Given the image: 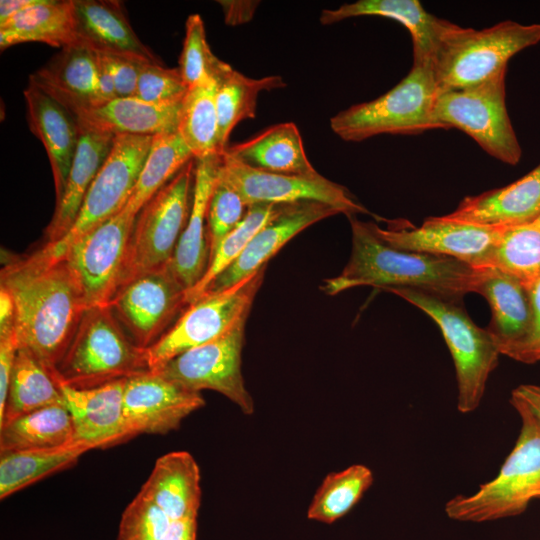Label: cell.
<instances>
[{
  "label": "cell",
  "instance_id": "23",
  "mask_svg": "<svg viewBox=\"0 0 540 540\" xmlns=\"http://www.w3.org/2000/svg\"><path fill=\"white\" fill-rule=\"evenodd\" d=\"M181 102L155 105L136 97L116 98L96 107L66 109L76 123L90 130L113 135H157L178 131Z\"/></svg>",
  "mask_w": 540,
  "mask_h": 540
},
{
  "label": "cell",
  "instance_id": "12",
  "mask_svg": "<svg viewBox=\"0 0 540 540\" xmlns=\"http://www.w3.org/2000/svg\"><path fill=\"white\" fill-rule=\"evenodd\" d=\"M151 135H116L70 231L54 243H44L55 257L76 239L106 222L126 206L150 150Z\"/></svg>",
  "mask_w": 540,
  "mask_h": 540
},
{
  "label": "cell",
  "instance_id": "3",
  "mask_svg": "<svg viewBox=\"0 0 540 540\" xmlns=\"http://www.w3.org/2000/svg\"><path fill=\"white\" fill-rule=\"evenodd\" d=\"M439 93L432 60L413 55L412 67L399 83L376 99L340 111L330 119V127L350 142L441 129L434 116Z\"/></svg>",
  "mask_w": 540,
  "mask_h": 540
},
{
  "label": "cell",
  "instance_id": "32",
  "mask_svg": "<svg viewBox=\"0 0 540 540\" xmlns=\"http://www.w3.org/2000/svg\"><path fill=\"white\" fill-rule=\"evenodd\" d=\"M76 443L65 404L18 416L0 426V452L54 449Z\"/></svg>",
  "mask_w": 540,
  "mask_h": 540
},
{
  "label": "cell",
  "instance_id": "20",
  "mask_svg": "<svg viewBox=\"0 0 540 540\" xmlns=\"http://www.w3.org/2000/svg\"><path fill=\"white\" fill-rule=\"evenodd\" d=\"M446 216L500 229L535 220L540 216V163L507 186L465 197Z\"/></svg>",
  "mask_w": 540,
  "mask_h": 540
},
{
  "label": "cell",
  "instance_id": "49",
  "mask_svg": "<svg viewBox=\"0 0 540 540\" xmlns=\"http://www.w3.org/2000/svg\"><path fill=\"white\" fill-rule=\"evenodd\" d=\"M223 8L225 22L237 25L250 20L257 6L254 1H218Z\"/></svg>",
  "mask_w": 540,
  "mask_h": 540
},
{
  "label": "cell",
  "instance_id": "40",
  "mask_svg": "<svg viewBox=\"0 0 540 540\" xmlns=\"http://www.w3.org/2000/svg\"><path fill=\"white\" fill-rule=\"evenodd\" d=\"M282 204H254L248 207L242 222L220 243L209 259L202 279L186 292V305L201 297L211 283L243 252L253 236L280 210Z\"/></svg>",
  "mask_w": 540,
  "mask_h": 540
},
{
  "label": "cell",
  "instance_id": "48",
  "mask_svg": "<svg viewBox=\"0 0 540 540\" xmlns=\"http://www.w3.org/2000/svg\"><path fill=\"white\" fill-rule=\"evenodd\" d=\"M510 403L527 410L540 425V386L523 384L511 392Z\"/></svg>",
  "mask_w": 540,
  "mask_h": 540
},
{
  "label": "cell",
  "instance_id": "25",
  "mask_svg": "<svg viewBox=\"0 0 540 540\" xmlns=\"http://www.w3.org/2000/svg\"><path fill=\"white\" fill-rule=\"evenodd\" d=\"M29 82L66 109L101 105L97 53L83 42L61 49L59 54L29 77Z\"/></svg>",
  "mask_w": 540,
  "mask_h": 540
},
{
  "label": "cell",
  "instance_id": "21",
  "mask_svg": "<svg viewBox=\"0 0 540 540\" xmlns=\"http://www.w3.org/2000/svg\"><path fill=\"white\" fill-rule=\"evenodd\" d=\"M23 94L29 128L41 141L49 158L58 202L76 153L78 125L59 102L38 86L28 82Z\"/></svg>",
  "mask_w": 540,
  "mask_h": 540
},
{
  "label": "cell",
  "instance_id": "29",
  "mask_svg": "<svg viewBox=\"0 0 540 540\" xmlns=\"http://www.w3.org/2000/svg\"><path fill=\"white\" fill-rule=\"evenodd\" d=\"M476 293L489 303L492 319L488 331L501 354L520 343L531 323V303L527 286L495 268H484Z\"/></svg>",
  "mask_w": 540,
  "mask_h": 540
},
{
  "label": "cell",
  "instance_id": "9",
  "mask_svg": "<svg viewBox=\"0 0 540 540\" xmlns=\"http://www.w3.org/2000/svg\"><path fill=\"white\" fill-rule=\"evenodd\" d=\"M265 268L226 290L205 293L189 304L175 323L145 349L149 370H157L174 357L219 338L246 320Z\"/></svg>",
  "mask_w": 540,
  "mask_h": 540
},
{
  "label": "cell",
  "instance_id": "46",
  "mask_svg": "<svg viewBox=\"0 0 540 540\" xmlns=\"http://www.w3.org/2000/svg\"><path fill=\"white\" fill-rule=\"evenodd\" d=\"M96 53L113 77L117 97H134L141 65L146 62L117 54Z\"/></svg>",
  "mask_w": 540,
  "mask_h": 540
},
{
  "label": "cell",
  "instance_id": "14",
  "mask_svg": "<svg viewBox=\"0 0 540 540\" xmlns=\"http://www.w3.org/2000/svg\"><path fill=\"white\" fill-rule=\"evenodd\" d=\"M186 292L169 263L125 283L110 306L132 341L146 349L169 329L173 319L187 306Z\"/></svg>",
  "mask_w": 540,
  "mask_h": 540
},
{
  "label": "cell",
  "instance_id": "7",
  "mask_svg": "<svg viewBox=\"0 0 540 540\" xmlns=\"http://www.w3.org/2000/svg\"><path fill=\"white\" fill-rule=\"evenodd\" d=\"M383 290L416 306L437 324L455 367L457 409L462 414L476 410L501 354L488 329L478 327L456 301L411 288Z\"/></svg>",
  "mask_w": 540,
  "mask_h": 540
},
{
  "label": "cell",
  "instance_id": "34",
  "mask_svg": "<svg viewBox=\"0 0 540 540\" xmlns=\"http://www.w3.org/2000/svg\"><path fill=\"white\" fill-rule=\"evenodd\" d=\"M89 450L87 446L76 442L54 449L0 452L1 500L73 466Z\"/></svg>",
  "mask_w": 540,
  "mask_h": 540
},
{
  "label": "cell",
  "instance_id": "6",
  "mask_svg": "<svg viewBox=\"0 0 540 540\" xmlns=\"http://www.w3.org/2000/svg\"><path fill=\"white\" fill-rule=\"evenodd\" d=\"M521 429L512 451L495 478L471 495H457L445 504L456 521L481 523L512 517L540 498V425L524 408L513 406Z\"/></svg>",
  "mask_w": 540,
  "mask_h": 540
},
{
  "label": "cell",
  "instance_id": "1",
  "mask_svg": "<svg viewBox=\"0 0 540 540\" xmlns=\"http://www.w3.org/2000/svg\"><path fill=\"white\" fill-rule=\"evenodd\" d=\"M0 287L13 300L20 346L55 373L88 309L66 260L44 245L11 256L1 268Z\"/></svg>",
  "mask_w": 540,
  "mask_h": 540
},
{
  "label": "cell",
  "instance_id": "24",
  "mask_svg": "<svg viewBox=\"0 0 540 540\" xmlns=\"http://www.w3.org/2000/svg\"><path fill=\"white\" fill-rule=\"evenodd\" d=\"M361 16H379L402 24L411 35L413 55L431 60L443 37L456 26L426 11L418 0H358L325 9L319 19L323 25H330Z\"/></svg>",
  "mask_w": 540,
  "mask_h": 540
},
{
  "label": "cell",
  "instance_id": "8",
  "mask_svg": "<svg viewBox=\"0 0 540 540\" xmlns=\"http://www.w3.org/2000/svg\"><path fill=\"white\" fill-rule=\"evenodd\" d=\"M506 70L477 85L440 92L434 116L441 129L456 128L486 153L517 165L522 149L506 106Z\"/></svg>",
  "mask_w": 540,
  "mask_h": 540
},
{
  "label": "cell",
  "instance_id": "37",
  "mask_svg": "<svg viewBox=\"0 0 540 540\" xmlns=\"http://www.w3.org/2000/svg\"><path fill=\"white\" fill-rule=\"evenodd\" d=\"M216 90V81L188 88L181 103L178 132L195 159L224 153L219 143Z\"/></svg>",
  "mask_w": 540,
  "mask_h": 540
},
{
  "label": "cell",
  "instance_id": "27",
  "mask_svg": "<svg viewBox=\"0 0 540 540\" xmlns=\"http://www.w3.org/2000/svg\"><path fill=\"white\" fill-rule=\"evenodd\" d=\"M81 42L97 52L161 63L138 38L122 6L111 0H73Z\"/></svg>",
  "mask_w": 540,
  "mask_h": 540
},
{
  "label": "cell",
  "instance_id": "19",
  "mask_svg": "<svg viewBox=\"0 0 540 540\" xmlns=\"http://www.w3.org/2000/svg\"><path fill=\"white\" fill-rule=\"evenodd\" d=\"M125 380L82 389L59 383L76 442L91 450L109 448L133 438L124 416Z\"/></svg>",
  "mask_w": 540,
  "mask_h": 540
},
{
  "label": "cell",
  "instance_id": "39",
  "mask_svg": "<svg viewBox=\"0 0 540 540\" xmlns=\"http://www.w3.org/2000/svg\"><path fill=\"white\" fill-rule=\"evenodd\" d=\"M526 286L540 276V216L535 220L500 229L489 266Z\"/></svg>",
  "mask_w": 540,
  "mask_h": 540
},
{
  "label": "cell",
  "instance_id": "13",
  "mask_svg": "<svg viewBox=\"0 0 540 540\" xmlns=\"http://www.w3.org/2000/svg\"><path fill=\"white\" fill-rule=\"evenodd\" d=\"M245 324L242 320L219 338L174 357L154 372L190 391H216L244 414H253L254 401L241 372Z\"/></svg>",
  "mask_w": 540,
  "mask_h": 540
},
{
  "label": "cell",
  "instance_id": "45",
  "mask_svg": "<svg viewBox=\"0 0 540 540\" xmlns=\"http://www.w3.org/2000/svg\"><path fill=\"white\" fill-rule=\"evenodd\" d=\"M531 303V323L524 339L505 355L519 362L540 361V276L527 285Z\"/></svg>",
  "mask_w": 540,
  "mask_h": 540
},
{
  "label": "cell",
  "instance_id": "47",
  "mask_svg": "<svg viewBox=\"0 0 540 540\" xmlns=\"http://www.w3.org/2000/svg\"><path fill=\"white\" fill-rule=\"evenodd\" d=\"M19 346L16 327L0 329V414L5 407L10 377Z\"/></svg>",
  "mask_w": 540,
  "mask_h": 540
},
{
  "label": "cell",
  "instance_id": "10",
  "mask_svg": "<svg viewBox=\"0 0 540 540\" xmlns=\"http://www.w3.org/2000/svg\"><path fill=\"white\" fill-rule=\"evenodd\" d=\"M194 175L195 159L157 191L137 214L123 285L171 262L188 222Z\"/></svg>",
  "mask_w": 540,
  "mask_h": 540
},
{
  "label": "cell",
  "instance_id": "50",
  "mask_svg": "<svg viewBox=\"0 0 540 540\" xmlns=\"http://www.w3.org/2000/svg\"><path fill=\"white\" fill-rule=\"evenodd\" d=\"M197 518L172 521L163 540H196Z\"/></svg>",
  "mask_w": 540,
  "mask_h": 540
},
{
  "label": "cell",
  "instance_id": "22",
  "mask_svg": "<svg viewBox=\"0 0 540 540\" xmlns=\"http://www.w3.org/2000/svg\"><path fill=\"white\" fill-rule=\"evenodd\" d=\"M221 161L222 155L195 159L191 210L170 262L171 268L187 291L202 279L209 264L206 213Z\"/></svg>",
  "mask_w": 540,
  "mask_h": 540
},
{
  "label": "cell",
  "instance_id": "36",
  "mask_svg": "<svg viewBox=\"0 0 540 540\" xmlns=\"http://www.w3.org/2000/svg\"><path fill=\"white\" fill-rule=\"evenodd\" d=\"M285 85L281 76L253 79L233 68L217 81L216 108L219 143L223 151L228 147L233 128L241 121L255 117L258 95L262 91L283 88Z\"/></svg>",
  "mask_w": 540,
  "mask_h": 540
},
{
  "label": "cell",
  "instance_id": "4",
  "mask_svg": "<svg viewBox=\"0 0 540 540\" xmlns=\"http://www.w3.org/2000/svg\"><path fill=\"white\" fill-rule=\"evenodd\" d=\"M145 349L137 346L112 307H91L55 369L59 383L91 388L148 371Z\"/></svg>",
  "mask_w": 540,
  "mask_h": 540
},
{
  "label": "cell",
  "instance_id": "41",
  "mask_svg": "<svg viewBox=\"0 0 540 540\" xmlns=\"http://www.w3.org/2000/svg\"><path fill=\"white\" fill-rule=\"evenodd\" d=\"M185 28L178 68L186 86L191 88L209 81L217 82L232 67L211 51L199 14H191Z\"/></svg>",
  "mask_w": 540,
  "mask_h": 540
},
{
  "label": "cell",
  "instance_id": "51",
  "mask_svg": "<svg viewBox=\"0 0 540 540\" xmlns=\"http://www.w3.org/2000/svg\"><path fill=\"white\" fill-rule=\"evenodd\" d=\"M96 52V51H95ZM98 95L101 105L110 102L117 97L113 77L107 67L99 59L98 55Z\"/></svg>",
  "mask_w": 540,
  "mask_h": 540
},
{
  "label": "cell",
  "instance_id": "11",
  "mask_svg": "<svg viewBox=\"0 0 540 540\" xmlns=\"http://www.w3.org/2000/svg\"><path fill=\"white\" fill-rule=\"evenodd\" d=\"M136 217L125 209L63 251L88 308L110 305L122 287Z\"/></svg>",
  "mask_w": 540,
  "mask_h": 540
},
{
  "label": "cell",
  "instance_id": "17",
  "mask_svg": "<svg viewBox=\"0 0 540 540\" xmlns=\"http://www.w3.org/2000/svg\"><path fill=\"white\" fill-rule=\"evenodd\" d=\"M205 405L200 392L187 390L154 371L126 378L124 416L129 433L166 434Z\"/></svg>",
  "mask_w": 540,
  "mask_h": 540
},
{
  "label": "cell",
  "instance_id": "44",
  "mask_svg": "<svg viewBox=\"0 0 540 540\" xmlns=\"http://www.w3.org/2000/svg\"><path fill=\"white\" fill-rule=\"evenodd\" d=\"M188 91L179 68H167L162 63H142L135 96L155 105L181 102Z\"/></svg>",
  "mask_w": 540,
  "mask_h": 540
},
{
  "label": "cell",
  "instance_id": "5",
  "mask_svg": "<svg viewBox=\"0 0 540 540\" xmlns=\"http://www.w3.org/2000/svg\"><path fill=\"white\" fill-rule=\"evenodd\" d=\"M540 42V23L512 20L476 30L456 25L442 39L433 68L440 92L482 83L507 70L508 61Z\"/></svg>",
  "mask_w": 540,
  "mask_h": 540
},
{
  "label": "cell",
  "instance_id": "43",
  "mask_svg": "<svg viewBox=\"0 0 540 540\" xmlns=\"http://www.w3.org/2000/svg\"><path fill=\"white\" fill-rule=\"evenodd\" d=\"M171 522L156 504L139 492L122 513L117 540H163Z\"/></svg>",
  "mask_w": 540,
  "mask_h": 540
},
{
  "label": "cell",
  "instance_id": "18",
  "mask_svg": "<svg viewBox=\"0 0 540 540\" xmlns=\"http://www.w3.org/2000/svg\"><path fill=\"white\" fill-rule=\"evenodd\" d=\"M339 213V209L316 201L282 204L279 212L253 236L240 256L217 276L205 293L226 290L265 268L268 261L298 233Z\"/></svg>",
  "mask_w": 540,
  "mask_h": 540
},
{
  "label": "cell",
  "instance_id": "15",
  "mask_svg": "<svg viewBox=\"0 0 540 540\" xmlns=\"http://www.w3.org/2000/svg\"><path fill=\"white\" fill-rule=\"evenodd\" d=\"M220 175L241 195L249 207L254 204H289L316 201L331 205L347 217L370 212L347 190L319 173L288 175L260 171L222 154Z\"/></svg>",
  "mask_w": 540,
  "mask_h": 540
},
{
  "label": "cell",
  "instance_id": "33",
  "mask_svg": "<svg viewBox=\"0 0 540 540\" xmlns=\"http://www.w3.org/2000/svg\"><path fill=\"white\" fill-rule=\"evenodd\" d=\"M65 404L55 374L27 348L19 346L0 426L37 409Z\"/></svg>",
  "mask_w": 540,
  "mask_h": 540
},
{
  "label": "cell",
  "instance_id": "31",
  "mask_svg": "<svg viewBox=\"0 0 540 540\" xmlns=\"http://www.w3.org/2000/svg\"><path fill=\"white\" fill-rule=\"evenodd\" d=\"M27 42L61 49L81 42L73 0H42L0 25L1 51Z\"/></svg>",
  "mask_w": 540,
  "mask_h": 540
},
{
  "label": "cell",
  "instance_id": "30",
  "mask_svg": "<svg viewBox=\"0 0 540 540\" xmlns=\"http://www.w3.org/2000/svg\"><path fill=\"white\" fill-rule=\"evenodd\" d=\"M225 153L260 171L288 175L318 173L307 158L298 128L291 122L273 125L247 141L228 146Z\"/></svg>",
  "mask_w": 540,
  "mask_h": 540
},
{
  "label": "cell",
  "instance_id": "35",
  "mask_svg": "<svg viewBox=\"0 0 540 540\" xmlns=\"http://www.w3.org/2000/svg\"><path fill=\"white\" fill-rule=\"evenodd\" d=\"M194 159L178 131L154 135L138 181L124 209L137 216L147 201Z\"/></svg>",
  "mask_w": 540,
  "mask_h": 540
},
{
  "label": "cell",
  "instance_id": "26",
  "mask_svg": "<svg viewBox=\"0 0 540 540\" xmlns=\"http://www.w3.org/2000/svg\"><path fill=\"white\" fill-rule=\"evenodd\" d=\"M78 125V124H77ZM76 153L64 193L56 202L53 216L45 229V243L63 238L73 227L84 198L112 148L115 135L78 125Z\"/></svg>",
  "mask_w": 540,
  "mask_h": 540
},
{
  "label": "cell",
  "instance_id": "38",
  "mask_svg": "<svg viewBox=\"0 0 540 540\" xmlns=\"http://www.w3.org/2000/svg\"><path fill=\"white\" fill-rule=\"evenodd\" d=\"M373 481L371 469L363 464L329 473L308 507V519L326 524L337 521L359 502Z\"/></svg>",
  "mask_w": 540,
  "mask_h": 540
},
{
  "label": "cell",
  "instance_id": "28",
  "mask_svg": "<svg viewBox=\"0 0 540 540\" xmlns=\"http://www.w3.org/2000/svg\"><path fill=\"white\" fill-rule=\"evenodd\" d=\"M140 493L171 521L197 518L201 502L199 466L186 451L164 454L155 462Z\"/></svg>",
  "mask_w": 540,
  "mask_h": 540
},
{
  "label": "cell",
  "instance_id": "52",
  "mask_svg": "<svg viewBox=\"0 0 540 540\" xmlns=\"http://www.w3.org/2000/svg\"><path fill=\"white\" fill-rule=\"evenodd\" d=\"M42 0H1L0 1V25L19 14L20 12L31 8Z\"/></svg>",
  "mask_w": 540,
  "mask_h": 540
},
{
  "label": "cell",
  "instance_id": "2",
  "mask_svg": "<svg viewBox=\"0 0 540 540\" xmlns=\"http://www.w3.org/2000/svg\"><path fill=\"white\" fill-rule=\"evenodd\" d=\"M352 248L342 272L324 280L321 290L336 295L358 286L411 288L458 302L468 293H476L483 269L457 259L420 252L399 250L382 241L372 222L348 216Z\"/></svg>",
  "mask_w": 540,
  "mask_h": 540
},
{
  "label": "cell",
  "instance_id": "42",
  "mask_svg": "<svg viewBox=\"0 0 540 540\" xmlns=\"http://www.w3.org/2000/svg\"><path fill=\"white\" fill-rule=\"evenodd\" d=\"M247 209L241 195L219 172L206 213L210 257L223 239L242 222Z\"/></svg>",
  "mask_w": 540,
  "mask_h": 540
},
{
  "label": "cell",
  "instance_id": "16",
  "mask_svg": "<svg viewBox=\"0 0 540 540\" xmlns=\"http://www.w3.org/2000/svg\"><path fill=\"white\" fill-rule=\"evenodd\" d=\"M377 236L393 248L447 256L476 269L489 266L500 228L454 220L446 215L429 217L420 227L389 226L372 222Z\"/></svg>",
  "mask_w": 540,
  "mask_h": 540
}]
</instances>
